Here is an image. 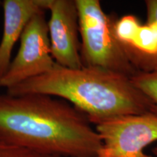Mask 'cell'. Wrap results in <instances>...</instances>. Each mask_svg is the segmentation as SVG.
Segmentation results:
<instances>
[{
	"label": "cell",
	"instance_id": "6da1fadb",
	"mask_svg": "<svg viewBox=\"0 0 157 157\" xmlns=\"http://www.w3.org/2000/svg\"><path fill=\"white\" fill-rule=\"evenodd\" d=\"M89 118L61 98L0 94V140L44 154L97 157L101 137Z\"/></svg>",
	"mask_w": 157,
	"mask_h": 157
},
{
	"label": "cell",
	"instance_id": "7a4b0ae2",
	"mask_svg": "<svg viewBox=\"0 0 157 157\" xmlns=\"http://www.w3.org/2000/svg\"><path fill=\"white\" fill-rule=\"evenodd\" d=\"M10 95L44 94L68 101L97 125L113 118L151 111L148 97L124 74L99 67L58 66L7 90Z\"/></svg>",
	"mask_w": 157,
	"mask_h": 157
},
{
	"label": "cell",
	"instance_id": "3957f363",
	"mask_svg": "<svg viewBox=\"0 0 157 157\" xmlns=\"http://www.w3.org/2000/svg\"><path fill=\"white\" fill-rule=\"evenodd\" d=\"M78 15L83 67H99L124 74L137 73L116 38V19L103 11L99 0H75Z\"/></svg>",
	"mask_w": 157,
	"mask_h": 157
},
{
	"label": "cell",
	"instance_id": "277c9868",
	"mask_svg": "<svg viewBox=\"0 0 157 157\" xmlns=\"http://www.w3.org/2000/svg\"><path fill=\"white\" fill-rule=\"evenodd\" d=\"M95 129L102 140L97 157H153L143 152L157 140V114L151 111L113 118Z\"/></svg>",
	"mask_w": 157,
	"mask_h": 157
},
{
	"label": "cell",
	"instance_id": "5b68a950",
	"mask_svg": "<svg viewBox=\"0 0 157 157\" xmlns=\"http://www.w3.org/2000/svg\"><path fill=\"white\" fill-rule=\"evenodd\" d=\"M46 12L31 17L20 39V48L8 70L0 80V87L10 89L53 69L57 63L51 55Z\"/></svg>",
	"mask_w": 157,
	"mask_h": 157
},
{
	"label": "cell",
	"instance_id": "8992f818",
	"mask_svg": "<svg viewBox=\"0 0 157 157\" xmlns=\"http://www.w3.org/2000/svg\"><path fill=\"white\" fill-rule=\"evenodd\" d=\"M48 21L51 55L62 67L78 69L82 66L78 15L75 0H51Z\"/></svg>",
	"mask_w": 157,
	"mask_h": 157
},
{
	"label": "cell",
	"instance_id": "52a82bcc",
	"mask_svg": "<svg viewBox=\"0 0 157 157\" xmlns=\"http://www.w3.org/2000/svg\"><path fill=\"white\" fill-rule=\"evenodd\" d=\"M113 33L135 69L151 72L157 59V23L141 24L135 15H127L116 19Z\"/></svg>",
	"mask_w": 157,
	"mask_h": 157
},
{
	"label": "cell",
	"instance_id": "ba28073f",
	"mask_svg": "<svg viewBox=\"0 0 157 157\" xmlns=\"http://www.w3.org/2000/svg\"><path fill=\"white\" fill-rule=\"evenodd\" d=\"M51 0H5L2 2L4 24L0 41V80L12 61V54L31 17L49 10Z\"/></svg>",
	"mask_w": 157,
	"mask_h": 157
},
{
	"label": "cell",
	"instance_id": "9c48e42d",
	"mask_svg": "<svg viewBox=\"0 0 157 157\" xmlns=\"http://www.w3.org/2000/svg\"><path fill=\"white\" fill-rule=\"evenodd\" d=\"M130 79L135 87L151 101V112L157 114V71H138Z\"/></svg>",
	"mask_w": 157,
	"mask_h": 157
},
{
	"label": "cell",
	"instance_id": "30bf717a",
	"mask_svg": "<svg viewBox=\"0 0 157 157\" xmlns=\"http://www.w3.org/2000/svg\"><path fill=\"white\" fill-rule=\"evenodd\" d=\"M0 157H62L44 154L0 140Z\"/></svg>",
	"mask_w": 157,
	"mask_h": 157
},
{
	"label": "cell",
	"instance_id": "8fae6325",
	"mask_svg": "<svg viewBox=\"0 0 157 157\" xmlns=\"http://www.w3.org/2000/svg\"><path fill=\"white\" fill-rule=\"evenodd\" d=\"M147 21H154L157 23V0H146ZM157 71V60L155 62L152 72Z\"/></svg>",
	"mask_w": 157,
	"mask_h": 157
},
{
	"label": "cell",
	"instance_id": "7c38bea8",
	"mask_svg": "<svg viewBox=\"0 0 157 157\" xmlns=\"http://www.w3.org/2000/svg\"><path fill=\"white\" fill-rule=\"evenodd\" d=\"M152 152H153V154H154L155 156H157V146L155 147V148L153 149V151H152Z\"/></svg>",
	"mask_w": 157,
	"mask_h": 157
},
{
	"label": "cell",
	"instance_id": "4fadbf2b",
	"mask_svg": "<svg viewBox=\"0 0 157 157\" xmlns=\"http://www.w3.org/2000/svg\"><path fill=\"white\" fill-rule=\"evenodd\" d=\"M2 5V2L0 1V5Z\"/></svg>",
	"mask_w": 157,
	"mask_h": 157
}]
</instances>
